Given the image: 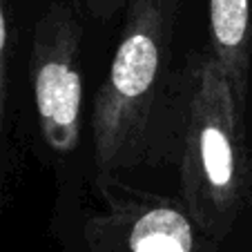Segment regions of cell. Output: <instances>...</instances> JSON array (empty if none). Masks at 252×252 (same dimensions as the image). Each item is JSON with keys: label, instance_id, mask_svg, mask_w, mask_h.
<instances>
[{"label": "cell", "instance_id": "cell-3", "mask_svg": "<svg viewBox=\"0 0 252 252\" xmlns=\"http://www.w3.org/2000/svg\"><path fill=\"white\" fill-rule=\"evenodd\" d=\"M103 205L83 221L76 252H223L183 203L141 194L100 179Z\"/></svg>", "mask_w": 252, "mask_h": 252}, {"label": "cell", "instance_id": "cell-4", "mask_svg": "<svg viewBox=\"0 0 252 252\" xmlns=\"http://www.w3.org/2000/svg\"><path fill=\"white\" fill-rule=\"evenodd\" d=\"M83 27L76 9L54 2L40 16L32 40L29 81L40 134L49 150L69 154L81 141Z\"/></svg>", "mask_w": 252, "mask_h": 252}, {"label": "cell", "instance_id": "cell-6", "mask_svg": "<svg viewBox=\"0 0 252 252\" xmlns=\"http://www.w3.org/2000/svg\"><path fill=\"white\" fill-rule=\"evenodd\" d=\"M7 14L5 0H0V208L5 201L7 183V100H9V85H7Z\"/></svg>", "mask_w": 252, "mask_h": 252}, {"label": "cell", "instance_id": "cell-5", "mask_svg": "<svg viewBox=\"0 0 252 252\" xmlns=\"http://www.w3.org/2000/svg\"><path fill=\"white\" fill-rule=\"evenodd\" d=\"M210 52L248 110L252 58V0H210Z\"/></svg>", "mask_w": 252, "mask_h": 252}, {"label": "cell", "instance_id": "cell-2", "mask_svg": "<svg viewBox=\"0 0 252 252\" xmlns=\"http://www.w3.org/2000/svg\"><path fill=\"white\" fill-rule=\"evenodd\" d=\"M181 0H125V27L92 110L94 161L103 174L145 158L165 98Z\"/></svg>", "mask_w": 252, "mask_h": 252}, {"label": "cell", "instance_id": "cell-1", "mask_svg": "<svg viewBox=\"0 0 252 252\" xmlns=\"http://www.w3.org/2000/svg\"><path fill=\"white\" fill-rule=\"evenodd\" d=\"M181 203L194 223L228 243L252 201L246 112L212 52L188 56L181 71Z\"/></svg>", "mask_w": 252, "mask_h": 252}, {"label": "cell", "instance_id": "cell-7", "mask_svg": "<svg viewBox=\"0 0 252 252\" xmlns=\"http://www.w3.org/2000/svg\"><path fill=\"white\" fill-rule=\"evenodd\" d=\"M83 5L94 18H110L125 7V0H83Z\"/></svg>", "mask_w": 252, "mask_h": 252}]
</instances>
